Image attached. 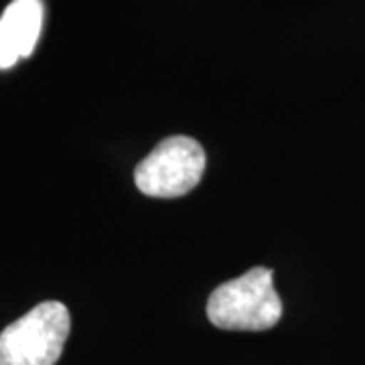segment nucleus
<instances>
[{"label":"nucleus","mask_w":365,"mask_h":365,"mask_svg":"<svg viewBox=\"0 0 365 365\" xmlns=\"http://www.w3.org/2000/svg\"><path fill=\"white\" fill-rule=\"evenodd\" d=\"M207 319L223 331H268L282 319V300L270 268H252L217 287L207 300Z\"/></svg>","instance_id":"obj_1"},{"label":"nucleus","mask_w":365,"mask_h":365,"mask_svg":"<svg viewBox=\"0 0 365 365\" xmlns=\"http://www.w3.org/2000/svg\"><path fill=\"white\" fill-rule=\"evenodd\" d=\"M71 329L63 302L47 300L0 333V365H55Z\"/></svg>","instance_id":"obj_2"},{"label":"nucleus","mask_w":365,"mask_h":365,"mask_svg":"<svg viewBox=\"0 0 365 365\" xmlns=\"http://www.w3.org/2000/svg\"><path fill=\"white\" fill-rule=\"evenodd\" d=\"M205 173V150L191 136H170L138 163L134 182L148 197L173 199L193 191Z\"/></svg>","instance_id":"obj_3"},{"label":"nucleus","mask_w":365,"mask_h":365,"mask_svg":"<svg viewBox=\"0 0 365 365\" xmlns=\"http://www.w3.org/2000/svg\"><path fill=\"white\" fill-rule=\"evenodd\" d=\"M43 0H13L0 16V69L31 57L43 29Z\"/></svg>","instance_id":"obj_4"}]
</instances>
